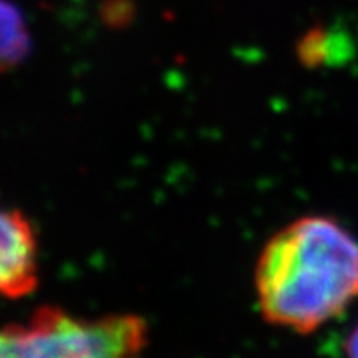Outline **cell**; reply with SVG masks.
Returning <instances> with one entry per match:
<instances>
[{
	"label": "cell",
	"mask_w": 358,
	"mask_h": 358,
	"mask_svg": "<svg viewBox=\"0 0 358 358\" xmlns=\"http://www.w3.org/2000/svg\"><path fill=\"white\" fill-rule=\"evenodd\" d=\"M255 289L268 324L313 333L358 300L357 238L333 217H298L264 245Z\"/></svg>",
	"instance_id": "obj_1"
},
{
	"label": "cell",
	"mask_w": 358,
	"mask_h": 358,
	"mask_svg": "<svg viewBox=\"0 0 358 358\" xmlns=\"http://www.w3.org/2000/svg\"><path fill=\"white\" fill-rule=\"evenodd\" d=\"M0 289L19 300L38 285L37 232L19 208H6L0 220Z\"/></svg>",
	"instance_id": "obj_3"
},
{
	"label": "cell",
	"mask_w": 358,
	"mask_h": 358,
	"mask_svg": "<svg viewBox=\"0 0 358 358\" xmlns=\"http://www.w3.org/2000/svg\"><path fill=\"white\" fill-rule=\"evenodd\" d=\"M348 358H358V325L349 335L348 340Z\"/></svg>",
	"instance_id": "obj_4"
},
{
	"label": "cell",
	"mask_w": 358,
	"mask_h": 358,
	"mask_svg": "<svg viewBox=\"0 0 358 358\" xmlns=\"http://www.w3.org/2000/svg\"><path fill=\"white\" fill-rule=\"evenodd\" d=\"M145 345L141 316L86 320L59 307H38L28 322L6 325L0 358H139Z\"/></svg>",
	"instance_id": "obj_2"
}]
</instances>
